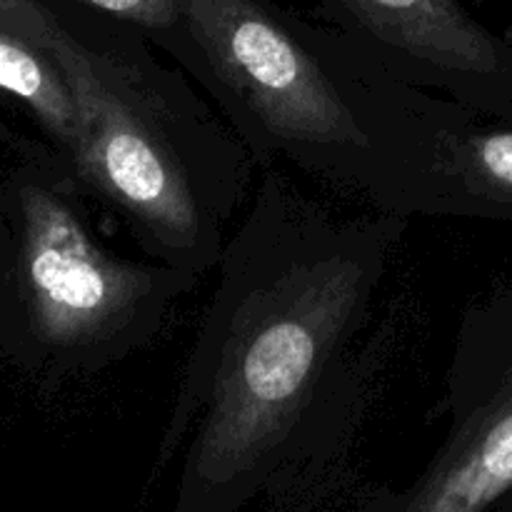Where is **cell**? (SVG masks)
I'll list each match as a JSON object with an SVG mask.
<instances>
[{"label":"cell","mask_w":512,"mask_h":512,"mask_svg":"<svg viewBox=\"0 0 512 512\" xmlns=\"http://www.w3.org/2000/svg\"><path fill=\"white\" fill-rule=\"evenodd\" d=\"M408 218L340 213L265 170L228 238L150 478L185 445L170 512L290 498Z\"/></svg>","instance_id":"1"},{"label":"cell","mask_w":512,"mask_h":512,"mask_svg":"<svg viewBox=\"0 0 512 512\" xmlns=\"http://www.w3.org/2000/svg\"><path fill=\"white\" fill-rule=\"evenodd\" d=\"M150 45L118 20H60L53 58L78 105L70 170L148 258L203 278L223 258L255 163L193 78Z\"/></svg>","instance_id":"2"},{"label":"cell","mask_w":512,"mask_h":512,"mask_svg":"<svg viewBox=\"0 0 512 512\" xmlns=\"http://www.w3.org/2000/svg\"><path fill=\"white\" fill-rule=\"evenodd\" d=\"M173 60L215 103L255 168L300 170L358 198L368 138L338 58V35L265 0H180Z\"/></svg>","instance_id":"3"},{"label":"cell","mask_w":512,"mask_h":512,"mask_svg":"<svg viewBox=\"0 0 512 512\" xmlns=\"http://www.w3.org/2000/svg\"><path fill=\"white\" fill-rule=\"evenodd\" d=\"M18 275L25 325L68 368L103 370L153 343L198 275L115 253L90 230L68 188L18 185Z\"/></svg>","instance_id":"4"},{"label":"cell","mask_w":512,"mask_h":512,"mask_svg":"<svg viewBox=\"0 0 512 512\" xmlns=\"http://www.w3.org/2000/svg\"><path fill=\"white\" fill-rule=\"evenodd\" d=\"M338 55L368 138L360 200L408 220L512 223V110L405 83L348 35Z\"/></svg>","instance_id":"5"},{"label":"cell","mask_w":512,"mask_h":512,"mask_svg":"<svg viewBox=\"0 0 512 512\" xmlns=\"http://www.w3.org/2000/svg\"><path fill=\"white\" fill-rule=\"evenodd\" d=\"M448 430L403 493L373 512H490L512 493V280L470 303L448 365Z\"/></svg>","instance_id":"6"},{"label":"cell","mask_w":512,"mask_h":512,"mask_svg":"<svg viewBox=\"0 0 512 512\" xmlns=\"http://www.w3.org/2000/svg\"><path fill=\"white\" fill-rule=\"evenodd\" d=\"M350 40L405 83L512 110V45L463 0H325Z\"/></svg>","instance_id":"7"},{"label":"cell","mask_w":512,"mask_h":512,"mask_svg":"<svg viewBox=\"0 0 512 512\" xmlns=\"http://www.w3.org/2000/svg\"><path fill=\"white\" fill-rule=\"evenodd\" d=\"M0 90L20 100L50 135L60 158L68 165L73 163L78 148V105L58 60L0 28Z\"/></svg>","instance_id":"8"},{"label":"cell","mask_w":512,"mask_h":512,"mask_svg":"<svg viewBox=\"0 0 512 512\" xmlns=\"http://www.w3.org/2000/svg\"><path fill=\"white\" fill-rule=\"evenodd\" d=\"M95 15L118 20L158 45L173 58L180 43L183 13L180 0H75Z\"/></svg>","instance_id":"9"},{"label":"cell","mask_w":512,"mask_h":512,"mask_svg":"<svg viewBox=\"0 0 512 512\" xmlns=\"http://www.w3.org/2000/svg\"><path fill=\"white\" fill-rule=\"evenodd\" d=\"M0 28L38 45L48 55H55V48H58V15L38 0H0Z\"/></svg>","instance_id":"10"},{"label":"cell","mask_w":512,"mask_h":512,"mask_svg":"<svg viewBox=\"0 0 512 512\" xmlns=\"http://www.w3.org/2000/svg\"><path fill=\"white\" fill-rule=\"evenodd\" d=\"M490 512H512V493L508 495V498H503V500H500V503L495 505V508L490 510Z\"/></svg>","instance_id":"11"}]
</instances>
